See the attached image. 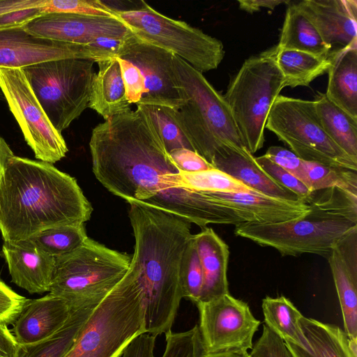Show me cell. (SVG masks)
Masks as SVG:
<instances>
[{"label": "cell", "mask_w": 357, "mask_h": 357, "mask_svg": "<svg viewBox=\"0 0 357 357\" xmlns=\"http://www.w3.org/2000/svg\"><path fill=\"white\" fill-rule=\"evenodd\" d=\"M179 279L183 298L197 305L200 299L203 277L193 235L189 239L183 254Z\"/></svg>", "instance_id": "obj_37"}, {"label": "cell", "mask_w": 357, "mask_h": 357, "mask_svg": "<svg viewBox=\"0 0 357 357\" xmlns=\"http://www.w3.org/2000/svg\"><path fill=\"white\" fill-rule=\"evenodd\" d=\"M89 148L96 178L126 202H142L203 229L243 222L237 212L205 192L184 187L155 126L139 108L97 125Z\"/></svg>", "instance_id": "obj_1"}, {"label": "cell", "mask_w": 357, "mask_h": 357, "mask_svg": "<svg viewBox=\"0 0 357 357\" xmlns=\"http://www.w3.org/2000/svg\"><path fill=\"white\" fill-rule=\"evenodd\" d=\"M155 338L146 332L137 335L128 344L119 357H155Z\"/></svg>", "instance_id": "obj_45"}, {"label": "cell", "mask_w": 357, "mask_h": 357, "mask_svg": "<svg viewBox=\"0 0 357 357\" xmlns=\"http://www.w3.org/2000/svg\"><path fill=\"white\" fill-rule=\"evenodd\" d=\"M172 67L183 103L171 112L194 151L211 164L223 146L245 147L224 96L202 73L175 54Z\"/></svg>", "instance_id": "obj_4"}, {"label": "cell", "mask_w": 357, "mask_h": 357, "mask_svg": "<svg viewBox=\"0 0 357 357\" xmlns=\"http://www.w3.org/2000/svg\"><path fill=\"white\" fill-rule=\"evenodd\" d=\"M264 155L305 185L306 177L303 160L291 151L282 146H272L267 149Z\"/></svg>", "instance_id": "obj_42"}, {"label": "cell", "mask_w": 357, "mask_h": 357, "mask_svg": "<svg viewBox=\"0 0 357 357\" xmlns=\"http://www.w3.org/2000/svg\"><path fill=\"white\" fill-rule=\"evenodd\" d=\"M23 28L38 37L96 49L105 40L123 39L131 33L117 18L62 13L43 14Z\"/></svg>", "instance_id": "obj_16"}, {"label": "cell", "mask_w": 357, "mask_h": 357, "mask_svg": "<svg viewBox=\"0 0 357 357\" xmlns=\"http://www.w3.org/2000/svg\"><path fill=\"white\" fill-rule=\"evenodd\" d=\"M95 307L72 310L63 327L48 338L34 344H18L15 357H64Z\"/></svg>", "instance_id": "obj_30"}, {"label": "cell", "mask_w": 357, "mask_h": 357, "mask_svg": "<svg viewBox=\"0 0 357 357\" xmlns=\"http://www.w3.org/2000/svg\"><path fill=\"white\" fill-rule=\"evenodd\" d=\"M277 45L247 59L223 96L244 146L252 154L264 143L270 109L284 87Z\"/></svg>", "instance_id": "obj_7"}, {"label": "cell", "mask_w": 357, "mask_h": 357, "mask_svg": "<svg viewBox=\"0 0 357 357\" xmlns=\"http://www.w3.org/2000/svg\"><path fill=\"white\" fill-rule=\"evenodd\" d=\"M41 10L43 14L62 13L117 18L116 9L100 0H48Z\"/></svg>", "instance_id": "obj_38"}, {"label": "cell", "mask_w": 357, "mask_h": 357, "mask_svg": "<svg viewBox=\"0 0 357 357\" xmlns=\"http://www.w3.org/2000/svg\"><path fill=\"white\" fill-rule=\"evenodd\" d=\"M222 204L234 209L245 222L271 224L302 217L310 211L303 201H289L257 192H205Z\"/></svg>", "instance_id": "obj_21"}, {"label": "cell", "mask_w": 357, "mask_h": 357, "mask_svg": "<svg viewBox=\"0 0 357 357\" xmlns=\"http://www.w3.org/2000/svg\"><path fill=\"white\" fill-rule=\"evenodd\" d=\"M211 165L258 193L289 201H302L265 172L245 147L222 146L215 152Z\"/></svg>", "instance_id": "obj_22"}, {"label": "cell", "mask_w": 357, "mask_h": 357, "mask_svg": "<svg viewBox=\"0 0 357 357\" xmlns=\"http://www.w3.org/2000/svg\"><path fill=\"white\" fill-rule=\"evenodd\" d=\"M2 255L11 282L31 294L50 291L55 259L26 241H3Z\"/></svg>", "instance_id": "obj_20"}, {"label": "cell", "mask_w": 357, "mask_h": 357, "mask_svg": "<svg viewBox=\"0 0 357 357\" xmlns=\"http://www.w3.org/2000/svg\"><path fill=\"white\" fill-rule=\"evenodd\" d=\"M94 61L82 59L48 61L22 68L38 100L61 133L89 107Z\"/></svg>", "instance_id": "obj_8"}, {"label": "cell", "mask_w": 357, "mask_h": 357, "mask_svg": "<svg viewBox=\"0 0 357 357\" xmlns=\"http://www.w3.org/2000/svg\"><path fill=\"white\" fill-rule=\"evenodd\" d=\"M320 123L329 137L347 154L357 159V119L319 93L314 100Z\"/></svg>", "instance_id": "obj_29"}, {"label": "cell", "mask_w": 357, "mask_h": 357, "mask_svg": "<svg viewBox=\"0 0 357 357\" xmlns=\"http://www.w3.org/2000/svg\"><path fill=\"white\" fill-rule=\"evenodd\" d=\"M42 7L22 9L0 15V29L24 26L43 15Z\"/></svg>", "instance_id": "obj_46"}, {"label": "cell", "mask_w": 357, "mask_h": 357, "mask_svg": "<svg viewBox=\"0 0 357 357\" xmlns=\"http://www.w3.org/2000/svg\"><path fill=\"white\" fill-rule=\"evenodd\" d=\"M72 310L63 298L50 293L26 299L13 324V334L18 344H31L48 338L68 319Z\"/></svg>", "instance_id": "obj_19"}, {"label": "cell", "mask_w": 357, "mask_h": 357, "mask_svg": "<svg viewBox=\"0 0 357 357\" xmlns=\"http://www.w3.org/2000/svg\"><path fill=\"white\" fill-rule=\"evenodd\" d=\"M200 339L198 325L184 331L165 333L166 347L162 357H195Z\"/></svg>", "instance_id": "obj_39"}, {"label": "cell", "mask_w": 357, "mask_h": 357, "mask_svg": "<svg viewBox=\"0 0 357 357\" xmlns=\"http://www.w3.org/2000/svg\"><path fill=\"white\" fill-rule=\"evenodd\" d=\"M92 212L74 177L41 160L10 159L0 184L3 241L15 243L49 228L84 224Z\"/></svg>", "instance_id": "obj_3"}, {"label": "cell", "mask_w": 357, "mask_h": 357, "mask_svg": "<svg viewBox=\"0 0 357 357\" xmlns=\"http://www.w3.org/2000/svg\"><path fill=\"white\" fill-rule=\"evenodd\" d=\"M295 3L331 48V53L357 44L356 0H303Z\"/></svg>", "instance_id": "obj_17"}, {"label": "cell", "mask_w": 357, "mask_h": 357, "mask_svg": "<svg viewBox=\"0 0 357 357\" xmlns=\"http://www.w3.org/2000/svg\"><path fill=\"white\" fill-rule=\"evenodd\" d=\"M48 0H0V15L6 13L45 6Z\"/></svg>", "instance_id": "obj_48"}, {"label": "cell", "mask_w": 357, "mask_h": 357, "mask_svg": "<svg viewBox=\"0 0 357 357\" xmlns=\"http://www.w3.org/2000/svg\"><path fill=\"white\" fill-rule=\"evenodd\" d=\"M0 90L26 144L39 160L54 164L68 151L43 110L22 68H0Z\"/></svg>", "instance_id": "obj_13"}, {"label": "cell", "mask_w": 357, "mask_h": 357, "mask_svg": "<svg viewBox=\"0 0 357 357\" xmlns=\"http://www.w3.org/2000/svg\"><path fill=\"white\" fill-rule=\"evenodd\" d=\"M306 203L310 208L357 223V194L338 188L312 192Z\"/></svg>", "instance_id": "obj_34"}, {"label": "cell", "mask_w": 357, "mask_h": 357, "mask_svg": "<svg viewBox=\"0 0 357 357\" xmlns=\"http://www.w3.org/2000/svg\"><path fill=\"white\" fill-rule=\"evenodd\" d=\"M173 53L132 32L115 52L131 104L178 109L183 103L172 67Z\"/></svg>", "instance_id": "obj_10"}, {"label": "cell", "mask_w": 357, "mask_h": 357, "mask_svg": "<svg viewBox=\"0 0 357 357\" xmlns=\"http://www.w3.org/2000/svg\"><path fill=\"white\" fill-rule=\"evenodd\" d=\"M14 155H15L8 143L0 135V184L3 176L6 167L10 159Z\"/></svg>", "instance_id": "obj_51"}, {"label": "cell", "mask_w": 357, "mask_h": 357, "mask_svg": "<svg viewBox=\"0 0 357 357\" xmlns=\"http://www.w3.org/2000/svg\"><path fill=\"white\" fill-rule=\"evenodd\" d=\"M169 154L178 169L185 172H198L214 168L197 152L188 149H174Z\"/></svg>", "instance_id": "obj_44"}, {"label": "cell", "mask_w": 357, "mask_h": 357, "mask_svg": "<svg viewBox=\"0 0 357 357\" xmlns=\"http://www.w3.org/2000/svg\"><path fill=\"white\" fill-rule=\"evenodd\" d=\"M54 259L49 293L65 300L72 310L97 306L123 278L131 259L89 237Z\"/></svg>", "instance_id": "obj_5"}, {"label": "cell", "mask_w": 357, "mask_h": 357, "mask_svg": "<svg viewBox=\"0 0 357 357\" xmlns=\"http://www.w3.org/2000/svg\"><path fill=\"white\" fill-rule=\"evenodd\" d=\"M88 238L84 224L54 227L24 241L54 257L69 253Z\"/></svg>", "instance_id": "obj_32"}, {"label": "cell", "mask_w": 357, "mask_h": 357, "mask_svg": "<svg viewBox=\"0 0 357 357\" xmlns=\"http://www.w3.org/2000/svg\"><path fill=\"white\" fill-rule=\"evenodd\" d=\"M137 107L149 115L168 153L177 149L194 151L190 142L174 119L171 108L144 105H138Z\"/></svg>", "instance_id": "obj_36"}, {"label": "cell", "mask_w": 357, "mask_h": 357, "mask_svg": "<svg viewBox=\"0 0 357 357\" xmlns=\"http://www.w3.org/2000/svg\"><path fill=\"white\" fill-rule=\"evenodd\" d=\"M261 307L264 324L284 342L293 343L310 351L300 323L303 314L290 300L283 296H266L262 300Z\"/></svg>", "instance_id": "obj_28"}, {"label": "cell", "mask_w": 357, "mask_h": 357, "mask_svg": "<svg viewBox=\"0 0 357 357\" xmlns=\"http://www.w3.org/2000/svg\"><path fill=\"white\" fill-rule=\"evenodd\" d=\"M239 8L248 13H252L260 10L261 8H266L273 10L280 4H288L289 0H240L238 1Z\"/></svg>", "instance_id": "obj_49"}, {"label": "cell", "mask_w": 357, "mask_h": 357, "mask_svg": "<svg viewBox=\"0 0 357 357\" xmlns=\"http://www.w3.org/2000/svg\"><path fill=\"white\" fill-rule=\"evenodd\" d=\"M112 57L95 47L36 36L23 26L0 29V68H24L42 62Z\"/></svg>", "instance_id": "obj_15"}, {"label": "cell", "mask_w": 357, "mask_h": 357, "mask_svg": "<svg viewBox=\"0 0 357 357\" xmlns=\"http://www.w3.org/2000/svg\"><path fill=\"white\" fill-rule=\"evenodd\" d=\"M4 98V96H3V93H2V92H1V90H0V99H2V98Z\"/></svg>", "instance_id": "obj_52"}, {"label": "cell", "mask_w": 357, "mask_h": 357, "mask_svg": "<svg viewBox=\"0 0 357 357\" xmlns=\"http://www.w3.org/2000/svg\"><path fill=\"white\" fill-rule=\"evenodd\" d=\"M141 3L139 8L115 11L117 19L133 34L172 52L201 73L218 68L225 56L220 40Z\"/></svg>", "instance_id": "obj_9"}, {"label": "cell", "mask_w": 357, "mask_h": 357, "mask_svg": "<svg viewBox=\"0 0 357 357\" xmlns=\"http://www.w3.org/2000/svg\"><path fill=\"white\" fill-rule=\"evenodd\" d=\"M198 325L206 353L248 351L260 321L252 314L247 303L229 294L200 303Z\"/></svg>", "instance_id": "obj_14"}, {"label": "cell", "mask_w": 357, "mask_h": 357, "mask_svg": "<svg viewBox=\"0 0 357 357\" xmlns=\"http://www.w3.org/2000/svg\"><path fill=\"white\" fill-rule=\"evenodd\" d=\"M302 331L310 350L284 342L292 357H357L349 344V338L339 326L303 316Z\"/></svg>", "instance_id": "obj_26"}, {"label": "cell", "mask_w": 357, "mask_h": 357, "mask_svg": "<svg viewBox=\"0 0 357 357\" xmlns=\"http://www.w3.org/2000/svg\"><path fill=\"white\" fill-rule=\"evenodd\" d=\"M193 239L199 257L203 277L199 303L229 294L227 277L229 255L228 245L213 229L208 227H205L201 232L193 235Z\"/></svg>", "instance_id": "obj_23"}, {"label": "cell", "mask_w": 357, "mask_h": 357, "mask_svg": "<svg viewBox=\"0 0 357 357\" xmlns=\"http://www.w3.org/2000/svg\"><path fill=\"white\" fill-rule=\"evenodd\" d=\"M265 128L303 160L357 171V159L342 151L322 128L314 100L279 95Z\"/></svg>", "instance_id": "obj_11"}, {"label": "cell", "mask_w": 357, "mask_h": 357, "mask_svg": "<svg viewBox=\"0 0 357 357\" xmlns=\"http://www.w3.org/2000/svg\"><path fill=\"white\" fill-rule=\"evenodd\" d=\"M278 47L297 50L319 56H328L331 48L324 42L318 31L296 6L288 3Z\"/></svg>", "instance_id": "obj_27"}, {"label": "cell", "mask_w": 357, "mask_h": 357, "mask_svg": "<svg viewBox=\"0 0 357 357\" xmlns=\"http://www.w3.org/2000/svg\"><path fill=\"white\" fill-rule=\"evenodd\" d=\"M357 227L346 218L310 208L301 218L286 222L236 226V236L259 245L272 247L282 256L304 253L328 256L337 243Z\"/></svg>", "instance_id": "obj_12"}, {"label": "cell", "mask_w": 357, "mask_h": 357, "mask_svg": "<svg viewBox=\"0 0 357 357\" xmlns=\"http://www.w3.org/2000/svg\"><path fill=\"white\" fill-rule=\"evenodd\" d=\"M331 62L330 56H319L297 50L278 48L277 54V63L283 77L284 87L308 86L328 71Z\"/></svg>", "instance_id": "obj_31"}, {"label": "cell", "mask_w": 357, "mask_h": 357, "mask_svg": "<svg viewBox=\"0 0 357 357\" xmlns=\"http://www.w3.org/2000/svg\"><path fill=\"white\" fill-rule=\"evenodd\" d=\"M18 343L8 324L0 321V357H15Z\"/></svg>", "instance_id": "obj_47"}, {"label": "cell", "mask_w": 357, "mask_h": 357, "mask_svg": "<svg viewBox=\"0 0 357 357\" xmlns=\"http://www.w3.org/2000/svg\"><path fill=\"white\" fill-rule=\"evenodd\" d=\"M342 314L344 331L357 339V227L342 238L328 256Z\"/></svg>", "instance_id": "obj_18"}, {"label": "cell", "mask_w": 357, "mask_h": 357, "mask_svg": "<svg viewBox=\"0 0 357 357\" xmlns=\"http://www.w3.org/2000/svg\"><path fill=\"white\" fill-rule=\"evenodd\" d=\"M259 166L277 183L306 202L312 191L299 179L268 159L265 155L255 158Z\"/></svg>", "instance_id": "obj_40"}, {"label": "cell", "mask_w": 357, "mask_h": 357, "mask_svg": "<svg viewBox=\"0 0 357 357\" xmlns=\"http://www.w3.org/2000/svg\"><path fill=\"white\" fill-rule=\"evenodd\" d=\"M127 202L135 237L127 272L141 291L145 332L157 337L171 331L183 298L180 266L192 223L142 202Z\"/></svg>", "instance_id": "obj_2"}, {"label": "cell", "mask_w": 357, "mask_h": 357, "mask_svg": "<svg viewBox=\"0 0 357 357\" xmlns=\"http://www.w3.org/2000/svg\"><path fill=\"white\" fill-rule=\"evenodd\" d=\"M26 298L14 291L0 279V321L13 324Z\"/></svg>", "instance_id": "obj_43"}, {"label": "cell", "mask_w": 357, "mask_h": 357, "mask_svg": "<svg viewBox=\"0 0 357 357\" xmlns=\"http://www.w3.org/2000/svg\"><path fill=\"white\" fill-rule=\"evenodd\" d=\"M145 333L141 291L127 272L93 310L64 357H119Z\"/></svg>", "instance_id": "obj_6"}, {"label": "cell", "mask_w": 357, "mask_h": 357, "mask_svg": "<svg viewBox=\"0 0 357 357\" xmlns=\"http://www.w3.org/2000/svg\"><path fill=\"white\" fill-rule=\"evenodd\" d=\"M305 185L312 191L338 188L357 194L356 172L303 160Z\"/></svg>", "instance_id": "obj_33"}, {"label": "cell", "mask_w": 357, "mask_h": 357, "mask_svg": "<svg viewBox=\"0 0 357 357\" xmlns=\"http://www.w3.org/2000/svg\"><path fill=\"white\" fill-rule=\"evenodd\" d=\"M98 71L93 79L89 107L105 120L129 111L120 65L114 56L97 61Z\"/></svg>", "instance_id": "obj_24"}, {"label": "cell", "mask_w": 357, "mask_h": 357, "mask_svg": "<svg viewBox=\"0 0 357 357\" xmlns=\"http://www.w3.org/2000/svg\"><path fill=\"white\" fill-rule=\"evenodd\" d=\"M326 96L357 119V44L331 52Z\"/></svg>", "instance_id": "obj_25"}, {"label": "cell", "mask_w": 357, "mask_h": 357, "mask_svg": "<svg viewBox=\"0 0 357 357\" xmlns=\"http://www.w3.org/2000/svg\"><path fill=\"white\" fill-rule=\"evenodd\" d=\"M195 357H252L248 351H231L209 354L203 347L201 337L197 344Z\"/></svg>", "instance_id": "obj_50"}, {"label": "cell", "mask_w": 357, "mask_h": 357, "mask_svg": "<svg viewBox=\"0 0 357 357\" xmlns=\"http://www.w3.org/2000/svg\"><path fill=\"white\" fill-rule=\"evenodd\" d=\"M250 354L252 357H292L284 342L266 324Z\"/></svg>", "instance_id": "obj_41"}, {"label": "cell", "mask_w": 357, "mask_h": 357, "mask_svg": "<svg viewBox=\"0 0 357 357\" xmlns=\"http://www.w3.org/2000/svg\"><path fill=\"white\" fill-rule=\"evenodd\" d=\"M179 174L184 187L190 190L213 192H257L215 168L191 173L179 170Z\"/></svg>", "instance_id": "obj_35"}]
</instances>
